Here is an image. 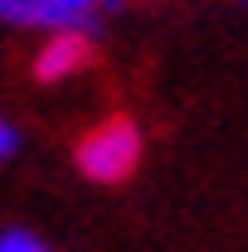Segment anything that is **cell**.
Listing matches in <instances>:
<instances>
[{
  "instance_id": "cell-1",
  "label": "cell",
  "mask_w": 248,
  "mask_h": 252,
  "mask_svg": "<svg viewBox=\"0 0 248 252\" xmlns=\"http://www.w3.org/2000/svg\"><path fill=\"white\" fill-rule=\"evenodd\" d=\"M146 156V136H141V126L131 122V117H107V122H97L83 141H78V175L83 180H93V185H122L136 175V165Z\"/></svg>"
},
{
  "instance_id": "cell-2",
  "label": "cell",
  "mask_w": 248,
  "mask_h": 252,
  "mask_svg": "<svg viewBox=\"0 0 248 252\" xmlns=\"http://www.w3.org/2000/svg\"><path fill=\"white\" fill-rule=\"evenodd\" d=\"M88 63H93V34L59 30V34H44V39H39L30 73L39 83H68V78H78Z\"/></svg>"
},
{
  "instance_id": "cell-3",
  "label": "cell",
  "mask_w": 248,
  "mask_h": 252,
  "mask_svg": "<svg viewBox=\"0 0 248 252\" xmlns=\"http://www.w3.org/2000/svg\"><path fill=\"white\" fill-rule=\"evenodd\" d=\"M0 25H5V30H34V34H59V30L97 34V30H88V25H78L73 15L54 10L49 0H0Z\"/></svg>"
},
{
  "instance_id": "cell-4",
  "label": "cell",
  "mask_w": 248,
  "mask_h": 252,
  "mask_svg": "<svg viewBox=\"0 0 248 252\" xmlns=\"http://www.w3.org/2000/svg\"><path fill=\"white\" fill-rule=\"evenodd\" d=\"M54 10H63V15H73L78 25H88V30H97L102 25V15L107 10H117L122 0H49Z\"/></svg>"
},
{
  "instance_id": "cell-5",
  "label": "cell",
  "mask_w": 248,
  "mask_h": 252,
  "mask_svg": "<svg viewBox=\"0 0 248 252\" xmlns=\"http://www.w3.org/2000/svg\"><path fill=\"white\" fill-rule=\"evenodd\" d=\"M0 252H54V248L30 228H0Z\"/></svg>"
},
{
  "instance_id": "cell-6",
  "label": "cell",
  "mask_w": 248,
  "mask_h": 252,
  "mask_svg": "<svg viewBox=\"0 0 248 252\" xmlns=\"http://www.w3.org/2000/svg\"><path fill=\"white\" fill-rule=\"evenodd\" d=\"M20 146H25V131L0 112V165H10V160L20 156Z\"/></svg>"
},
{
  "instance_id": "cell-7",
  "label": "cell",
  "mask_w": 248,
  "mask_h": 252,
  "mask_svg": "<svg viewBox=\"0 0 248 252\" xmlns=\"http://www.w3.org/2000/svg\"><path fill=\"white\" fill-rule=\"evenodd\" d=\"M239 5H244V10H248V0H239Z\"/></svg>"
}]
</instances>
